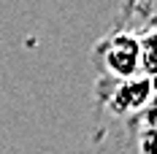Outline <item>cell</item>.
<instances>
[{
  "instance_id": "6da1fadb",
  "label": "cell",
  "mask_w": 157,
  "mask_h": 154,
  "mask_svg": "<svg viewBox=\"0 0 157 154\" xmlns=\"http://www.w3.org/2000/svg\"><path fill=\"white\" fill-rule=\"evenodd\" d=\"M98 62L103 68V73L114 81L122 78L141 76V62H138V38L127 35V32H117L106 38L98 46Z\"/></svg>"
},
{
  "instance_id": "8992f818",
  "label": "cell",
  "mask_w": 157,
  "mask_h": 154,
  "mask_svg": "<svg viewBox=\"0 0 157 154\" xmlns=\"http://www.w3.org/2000/svg\"><path fill=\"white\" fill-rule=\"evenodd\" d=\"M152 89H155V95H157V76H152Z\"/></svg>"
},
{
  "instance_id": "3957f363",
  "label": "cell",
  "mask_w": 157,
  "mask_h": 154,
  "mask_svg": "<svg viewBox=\"0 0 157 154\" xmlns=\"http://www.w3.org/2000/svg\"><path fill=\"white\" fill-rule=\"evenodd\" d=\"M138 62H141V76H157V30H149L138 38Z\"/></svg>"
},
{
  "instance_id": "5b68a950",
  "label": "cell",
  "mask_w": 157,
  "mask_h": 154,
  "mask_svg": "<svg viewBox=\"0 0 157 154\" xmlns=\"http://www.w3.org/2000/svg\"><path fill=\"white\" fill-rule=\"evenodd\" d=\"M144 119H146V127H157V95H152L149 103L144 106Z\"/></svg>"
},
{
  "instance_id": "7a4b0ae2",
  "label": "cell",
  "mask_w": 157,
  "mask_h": 154,
  "mask_svg": "<svg viewBox=\"0 0 157 154\" xmlns=\"http://www.w3.org/2000/svg\"><path fill=\"white\" fill-rule=\"evenodd\" d=\"M152 95H155L152 78L146 76H133V78H122V81L109 78V84L100 87V97L114 114H136L149 103Z\"/></svg>"
},
{
  "instance_id": "277c9868",
  "label": "cell",
  "mask_w": 157,
  "mask_h": 154,
  "mask_svg": "<svg viewBox=\"0 0 157 154\" xmlns=\"http://www.w3.org/2000/svg\"><path fill=\"white\" fill-rule=\"evenodd\" d=\"M138 152L141 154H157V127H146L138 141Z\"/></svg>"
}]
</instances>
